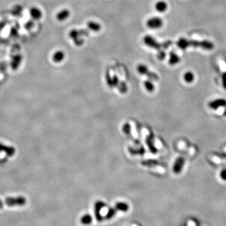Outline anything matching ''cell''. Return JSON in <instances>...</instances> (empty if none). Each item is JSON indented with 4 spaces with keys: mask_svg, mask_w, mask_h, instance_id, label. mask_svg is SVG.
<instances>
[{
    "mask_svg": "<svg viewBox=\"0 0 226 226\" xmlns=\"http://www.w3.org/2000/svg\"><path fill=\"white\" fill-rule=\"evenodd\" d=\"M177 47L182 50H185L189 47L195 48H202L205 50H212L214 48V44L209 40L198 41L194 40H187L184 38H180L176 41Z\"/></svg>",
    "mask_w": 226,
    "mask_h": 226,
    "instance_id": "1",
    "label": "cell"
},
{
    "mask_svg": "<svg viewBox=\"0 0 226 226\" xmlns=\"http://www.w3.org/2000/svg\"><path fill=\"white\" fill-rule=\"evenodd\" d=\"M143 43H145V45H147V47L151 48V49H156V50H160L162 47H165V48L168 47L169 45L171 43L170 41H167L163 44L160 43L158 41H157V40L153 36H152L151 35H145L143 37Z\"/></svg>",
    "mask_w": 226,
    "mask_h": 226,
    "instance_id": "2",
    "label": "cell"
},
{
    "mask_svg": "<svg viewBox=\"0 0 226 226\" xmlns=\"http://www.w3.org/2000/svg\"><path fill=\"white\" fill-rule=\"evenodd\" d=\"M3 203L9 207H15V206H23L26 204V199L22 196L19 197H7L3 202Z\"/></svg>",
    "mask_w": 226,
    "mask_h": 226,
    "instance_id": "3",
    "label": "cell"
},
{
    "mask_svg": "<svg viewBox=\"0 0 226 226\" xmlns=\"http://www.w3.org/2000/svg\"><path fill=\"white\" fill-rule=\"evenodd\" d=\"M147 26L151 30H158L163 25V19L158 17H153L148 18L146 22Z\"/></svg>",
    "mask_w": 226,
    "mask_h": 226,
    "instance_id": "4",
    "label": "cell"
},
{
    "mask_svg": "<svg viewBox=\"0 0 226 226\" xmlns=\"http://www.w3.org/2000/svg\"><path fill=\"white\" fill-rule=\"evenodd\" d=\"M185 158L184 157H178L177 158L173 165V171L175 174H179L182 172L184 165H185Z\"/></svg>",
    "mask_w": 226,
    "mask_h": 226,
    "instance_id": "5",
    "label": "cell"
},
{
    "mask_svg": "<svg viewBox=\"0 0 226 226\" xmlns=\"http://www.w3.org/2000/svg\"><path fill=\"white\" fill-rule=\"evenodd\" d=\"M105 206H106V204L103 201L98 200L96 202H95V204H94V214H95L96 219L99 222L103 220V219H104V218L101 215V210H102L103 208L105 207Z\"/></svg>",
    "mask_w": 226,
    "mask_h": 226,
    "instance_id": "6",
    "label": "cell"
},
{
    "mask_svg": "<svg viewBox=\"0 0 226 226\" xmlns=\"http://www.w3.org/2000/svg\"><path fill=\"white\" fill-rule=\"evenodd\" d=\"M208 106L212 109H217L221 107H226V100L222 98L214 99L210 101Z\"/></svg>",
    "mask_w": 226,
    "mask_h": 226,
    "instance_id": "7",
    "label": "cell"
},
{
    "mask_svg": "<svg viewBox=\"0 0 226 226\" xmlns=\"http://www.w3.org/2000/svg\"><path fill=\"white\" fill-rule=\"evenodd\" d=\"M0 152H4L8 156H13L15 153L16 150L12 146H8L0 142Z\"/></svg>",
    "mask_w": 226,
    "mask_h": 226,
    "instance_id": "8",
    "label": "cell"
},
{
    "mask_svg": "<svg viewBox=\"0 0 226 226\" xmlns=\"http://www.w3.org/2000/svg\"><path fill=\"white\" fill-rule=\"evenodd\" d=\"M30 15L33 20L37 21L40 20L43 17L42 11L36 7H33L30 9Z\"/></svg>",
    "mask_w": 226,
    "mask_h": 226,
    "instance_id": "9",
    "label": "cell"
},
{
    "mask_svg": "<svg viewBox=\"0 0 226 226\" xmlns=\"http://www.w3.org/2000/svg\"><path fill=\"white\" fill-rule=\"evenodd\" d=\"M70 12L68 9H63L57 13L56 18L59 22H64L69 18Z\"/></svg>",
    "mask_w": 226,
    "mask_h": 226,
    "instance_id": "10",
    "label": "cell"
},
{
    "mask_svg": "<svg viewBox=\"0 0 226 226\" xmlns=\"http://www.w3.org/2000/svg\"><path fill=\"white\" fill-rule=\"evenodd\" d=\"M87 26L90 31L96 33L100 31L102 28V26L100 23L94 21H89L87 22Z\"/></svg>",
    "mask_w": 226,
    "mask_h": 226,
    "instance_id": "11",
    "label": "cell"
},
{
    "mask_svg": "<svg viewBox=\"0 0 226 226\" xmlns=\"http://www.w3.org/2000/svg\"><path fill=\"white\" fill-rule=\"evenodd\" d=\"M65 57V52L62 50H57L52 55V60L55 63L62 62Z\"/></svg>",
    "mask_w": 226,
    "mask_h": 226,
    "instance_id": "12",
    "label": "cell"
},
{
    "mask_svg": "<svg viewBox=\"0 0 226 226\" xmlns=\"http://www.w3.org/2000/svg\"><path fill=\"white\" fill-rule=\"evenodd\" d=\"M155 8L159 13H164L168 9V4L165 1H158L155 4Z\"/></svg>",
    "mask_w": 226,
    "mask_h": 226,
    "instance_id": "13",
    "label": "cell"
},
{
    "mask_svg": "<svg viewBox=\"0 0 226 226\" xmlns=\"http://www.w3.org/2000/svg\"><path fill=\"white\" fill-rule=\"evenodd\" d=\"M93 218L89 214H85L80 219V222L84 225H89L93 222Z\"/></svg>",
    "mask_w": 226,
    "mask_h": 226,
    "instance_id": "14",
    "label": "cell"
},
{
    "mask_svg": "<svg viewBox=\"0 0 226 226\" xmlns=\"http://www.w3.org/2000/svg\"><path fill=\"white\" fill-rule=\"evenodd\" d=\"M180 62V58L174 52H171L169 55L168 63L171 65H175Z\"/></svg>",
    "mask_w": 226,
    "mask_h": 226,
    "instance_id": "15",
    "label": "cell"
},
{
    "mask_svg": "<svg viewBox=\"0 0 226 226\" xmlns=\"http://www.w3.org/2000/svg\"><path fill=\"white\" fill-rule=\"evenodd\" d=\"M114 207L117 211H120L122 212H126L129 209V205L124 202H118L115 204Z\"/></svg>",
    "mask_w": 226,
    "mask_h": 226,
    "instance_id": "16",
    "label": "cell"
},
{
    "mask_svg": "<svg viewBox=\"0 0 226 226\" xmlns=\"http://www.w3.org/2000/svg\"><path fill=\"white\" fill-rule=\"evenodd\" d=\"M147 143L148 145V148H150V151L153 153H156L157 152V149L154 146V143H153V136L152 135H150L149 137L147 138Z\"/></svg>",
    "mask_w": 226,
    "mask_h": 226,
    "instance_id": "17",
    "label": "cell"
},
{
    "mask_svg": "<svg viewBox=\"0 0 226 226\" xmlns=\"http://www.w3.org/2000/svg\"><path fill=\"white\" fill-rule=\"evenodd\" d=\"M137 71L138 72L141 74V75H148L150 72H149V69L148 67L143 64H139L137 67Z\"/></svg>",
    "mask_w": 226,
    "mask_h": 226,
    "instance_id": "18",
    "label": "cell"
},
{
    "mask_svg": "<svg viewBox=\"0 0 226 226\" xmlns=\"http://www.w3.org/2000/svg\"><path fill=\"white\" fill-rule=\"evenodd\" d=\"M194 79H195L194 74H193V72H192L190 71H188V72H185L184 75V79L185 82L188 84H190V83L193 82L194 80Z\"/></svg>",
    "mask_w": 226,
    "mask_h": 226,
    "instance_id": "19",
    "label": "cell"
},
{
    "mask_svg": "<svg viewBox=\"0 0 226 226\" xmlns=\"http://www.w3.org/2000/svg\"><path fill=\"white\" fill-rule=\"evenodd\" d=\"M144 86L147 90V91L151 93L155 90V86L154 84L151 79H148L145 81L144 82Z\"/></svg>",
    "mask_w": 226,
    "mask_h": 226,
    "instance_id": "20",
    "label": "cell"
},
{
    "mask_svg": "<svg viewBox=\"0 0 226 226\" xmlns=\"http://www.w3.org/2000/svg\"><path fill=\"white\" fill-rule=\"evenodd\" d=\"M117 212V210L116 209L115 207H110L108 211H107V213L105 215V219H107V220H109V219H111L112 218H113L114 217V215H116Z\"/></svg>",
    "mask_w": 226,
    "mask_h": 226,
    "instance_id": "21",
    "label": "cell"
},
{
    "mask_svg": "<svg viewBox=\"0 0 226 226\" xmlns=\"http://www.w3.org/2000/svg\"><path fill=\"white\" fill-rule=\"evenodd\" d=\"M69 36L70 38H71L72 40H74L77 39V38L82 36L80 33V31L77 29H72L71 30L69 33Z\"/></svg>",
    "mask_w": 226,
    "mask_h": 226,
    "instance_id": "22",
    "label": "cell"
},
{
    "mask_svg": "<svg viewBox=\"0 0 226 226\" xmlns=\"http://www.w3.org/2000/svg\"><path fill=\"white\" fill-rule=\"evenodd\" d=\"M123 131L126 134L129 135L131 133V126H130V124L129 123H125L123 126Z\"/></svg>",
    "mask_w": 226,
    "mask_h": 226,
    "instance_id": "23",
    "label": "cell"
},
{
    "mask_svg": "<svg viewBox=\"0 0 226 226\" xmlns=\"http://www.w3.org/2000/svg\"><path fill=\"white\" fill-rule=\"evenodd\" d=\"M73 41H74V44H75V45H77V46H79V47L82 46V45L84 43V42H85V41H84V38H83L82 36H80V37L77 38V39H75V40H73Z\"/></svg>",
    "mask_w": 226,
    "mask_h": 226,
    "instance_id": "24",
    "label": "cell"
},
{
    "mask_svg": "<svg viewBox=\"0 0 226 226\" xmlns=\"http://www.w3.org/2000/svg\"><path fill=\"white\" fill-rule=\"evenodd\" d=\"M129 152L131 153L132 155H135V154L136 155H138V154L142 155L145 152V150H144V148L143 147H142L139 150H133L132 148H129Z\"/></svg>",
    "mask_w": 226,
    "mask_h": 226,
    "instance_id": "25",
    "label": "cell"
},
{
    "mask_svg": "<svg viewBox=\"0 0 226 226\" xmlns=\"http://www.w3.org/2000/svg\"><path fill=\"white\" fill-rule=\"evenodd\" d=\"M119 85H118V87H119V89L120 90V92L122 93H125L127 92V86H126V84L124 82H121L119 84Z\"/></svg>",
    "mask_w": 226,
    "mask_h": 226,
    "instance_id": "26",
    "label": "cell"
},
{
    "mask_svg": "<svg viewBox=\"0 0 226 226\" xmlns=\"http://www.w3.org/2000/svg\"><path fill=\"white\" fill-rule=\"evenodd\" d=\"M166 57V53L163 50H160L157 54V57L160 60H163Z\"/></svg>",
    "mask_w": 226,
    "mask_h": 226,
    "instance_id": "27",
    "label": "cell"
},
{
    "mask_svg": "<svg viewBox=\"0 0 226 226\" xmlns=\"http://www.w3.org/2000/svg\"><path fill=\"white\" fill-rule=\"evenodd\" d=\"M106 80L109 86L113 87V77H111L108 73H107L106 74Z\"/></svg>",
    "mask_w": 226,
    "mask_h": 226,
    "instance_id": "28",
    "label": "cell"
},
{
    "mask_svg": "<svg viewBox=\"0 0 226 226\" xmlns=\"http://www.w3.org/2000/svg\"><path fill=\"white\" fill-rule=\"evenodd\" d=\"M119 84V79L117 76L114 75L113 77V87H118Z\"/></svg>",
    "mask_w": 226,
    "mask_h": 226,
    "instance_id": "29",
    "label": "cell"
},
{
    "mask_svg": "<svg viewBox=\"0 0 226 226\" xmlns=\"http://www.w3.org/2000/svg\"><path fill=\"white\" fill-rule=\"evenodd\" d=\"M220 177L222 180L226 181V169H224L222 170L220 172Z\"/></svg>",
    "mask_w": 226,
    "mask_h": 226,
    "instance_id": "30",
    "label": "cell"
},
{
    "mask_svg": "<svg viewBox=\"0 0 226 226\" xmlns=\"http://www.w3.org/2000/svg\"><path fill=\"white\" fill-rule=\"evenodd\" d=\"M222 85L224 89H226V72H224L222 74Z\"/></svg>",
    "mask_w": 226,
    "mask_h": 226,
    "instance_id": "31",
    "label": "cell"
},
{
    "mask_svg": "<svg viewBox=\"0 0 226 226\" xmlns=\"http://www.w3.org/2000/svg\"><path fill=\"white\" fill-rule=\"evenodd\" d=\"M3 207H4V203H3V200H0V209L3 208Z\"/></svg>",
    "mask_w": 226,
    "mask_h": 226,
    "instance_id": "32",
    "label": "cell"
},
{
    "mask_svg": "<svg viewBox=\"0 0 226 226\" xmlns=\"http://www.w3.org/2000/svg\"><path fill=\"white\" fill-rule=\"evenodd\" d=\"M224 115L225 116H226V108H225V111H224Z\"/></svg>",
    "mask_w": 226,
    "mask_h": 226,
    "instance_id": "33",
    "label": "cell"
}]
</instances>
